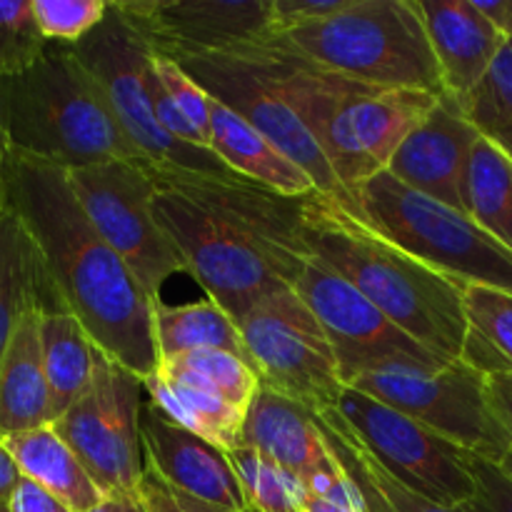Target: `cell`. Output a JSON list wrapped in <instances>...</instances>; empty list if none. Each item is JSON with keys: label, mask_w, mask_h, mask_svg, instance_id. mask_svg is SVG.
Listing matches in <instances>:
<instances>
[{"label": "cell", "mask_w": 512, "mask_h": 512, "mask_svg": "<svg viewBox=\"0 0 512 512\" xmlns=\"http://www.w3.org/2000/svg\"><path fill=\"white\" fill-rule=\"evenodd\" d=\"M10 458L18 465L20 475L63 500L73 512H88L105 500L98 485L88 475L78 455L70 450L53 425L10 435L0 440Z\"/></svg>", "instance_id": "d4e9b609"}, {"label": "cell", "mask_w": 512, "mask_h": 512, "mask_svg": "<svg viewBox=\"0 0 512 512\" xmlns=\"http://www.w3.org/2000/svg\"><path fill=\"white\" fill-rule=\"evenodd\" d=\"M33 15V0H0V80L33 68L48 50Z\"/></svg>", "instance_id": "d6a6232c"}, {"label": "cell", "mask_w": 512, "mask_h": 512, "mask_svg": "<svg viewBox=\"0 0 512 512\" xmlns=\"http://www.w3.org/2000/svg\"><path fill=\"white\" fill-rule=\"evenodd\" d=\"M293 288L323 325L345 388L363 373L388 365L433 370L453 363L405 335L358 288L313 253L300 268Z\"/></svg>", "instance_id": "5bb4252c"}, {"label": "cell", "mask_w": 512, "mask_h": 512, "mask_svg": "<svg viewBox=\"0 0 512 512\" xmlns=\"http://www.w3.org/2000/svg\"><path fill=\"white\" fill-rule=\"evenodd\" d=\"M353 215L458 285H488L512 293L508 245L480 228L465 210L418 193L390 170L355 190Z\"/></svg>", "instance_id": "52a82bcc"}, {"label": "cell", "mask_w": 512, "mask_h": 512, "mask_svg": "<svg viewBox=\"0 0 512 512\" xmlns=\"http://www.w3.org/2000/svg\"><path fill=\"white\" fill-rule=\"evenodd\" d=\"M143 403V378L100 353L88 393L53 423L105 498H138L148 468L140 440Z\"/></svg>", "instance_id": "7c38bea8"}, {"label": "cell", "mask_w": 512, "mask_h": 512, "mask_svg": "<svg viewBox=\"0 0 512 512\" xmlns=\"http://www.w3.org/2000/svg\"><path fill=\"white\" fill-rule=\"evenodd\" d=\"M210 98L228 105L258 128L313 178L315 190L353 200L330 168L320 133L335 110L370 85L355 83L300 53L285 35L265 33L215 53L175 60Z\"/></svg>", "instance_id": "3957f363"}, {"label": "cell", "mask_w": 512, "mask_h": 512, "mask_svg": "<svg viewBox=\"0 0 512 512\" xmlns=\"http://www.w3.org/2000/svg\"><path fill=\"white\" fill-rule=\"evenodd\" d=\"M323 410L410 493L445 508L473 500V453L355 388H343L335 405Z\"/></svg>", "instance_id": "30bf717a"}, {"label": "cell", "mask_w": 512, "mask_h": 512, "mask_svg": "<svg viewBox=\"0 0 512 512\" xmlns=\"http://www.w3.org/2000/svg\"><path fill=\"white\" fill-rule=\"evenodd\" d=\"M8 153H10L8 140H5L3 128H0V173H3V165H5V158H8Z\"/></svg>", "instance_id": "bcb514c9"}, {"label": "cell", "mask_w": 512, "mask_h": 512, "mask_svg": "<svg viewBox=\"0 0 512 512\" xmlns=\"http://www.w3.org/2000/svg\"><path fill=\"white\" fill-rule=\"evenodd\" d=\"M465 118L512 160V40H505L483 83L460 100Z\"/></svg>", "instance_id": "1f68e13d"}, {"label": "cell", "mask_w": 512, "mask_h": 512, "mask_svg": "<svg viewBox=\"0 0 512 512\" xmlns=\"http://www.w3.org/2000/svg\"><path fill=\"white\" fill-rule=\"evenodd\" d=\"M140 440L145 463L165 483L205 503L250 512L228 453L173 423L150 403L148 395L140 410Z\"/></svg>", "instance_id": "e0dca14e"}, {"label": "cell", "mask_w": 512, "mask_h": 512, "mask_svg": "<svg viewBox=\"0 0 512 512\" xmlns=\"http://www.w3.org/2000/svg\"><path fill=\"white\" fill-rule=\"evenodd\" d=\"M210 148L233 173L255 180L275 193L293 198L315 193L313 178L298 163L275 148L243 115L215 98H210Z\"/></svg>", "instance_id": "44dd1931"}, {"label": "cell", "mask_w": 512, "mask_h": 512, "mask_svg": "<svg viewBox=\"0 0 512 512\" xmlns=\"http://www.w3.org/2000/svg\"><path fill=\"white\" fill-rule=\"evenodd\" d=\"M240 445L258 450L300 478L338 465L325 443L315 410L260 385L245 415Z\"/></svg>", "instance_id": "ffe728a7"}, {"label": "cell", "mask_w": 512, "mask_h": 512, "mask_svg": "<svg viewBox=\"0 0 512 512\" xmlns=\"http://www.w3.org/2000/svg\"><path fill=\"white\" fill-rule=\"evenodd\" d=\"M155 373L175 383L218 395L243 410L250 408L260 390V378L253 365L228 350L203 348L160 358Z\"/></svg>", "instance_id": "f1b7e54d"}, {"label": "cell", "mask_w": 512, "mask_h": 512, "mask_svg": "<svg viewBox=\"0 0 512 512\" xmlns=\"http://www.w3.org/2000/svg\"><path fill=\"white\" fill-rule=\"evenodd\" d=\"M475 5L505 35V40H512V0H475Z\"/></svg>", "instance_id": "60d3db41"}, {"label": "cell", "mask_w": 512, "mask_h": 512, "mask_svg": "<svg viewBox=\"0 0 512 512\" xmlns=\"http://www.w3.org/2000/svg\"><path fill=\"white\" fill-rule=\"evenodd\" d=\"M0 208H3V190H0Z\"/></svg>", "instance_id": "681fc988"}, {"label": "cell", "mask_w": 512, "mask_h": 512, "mask_svg": "<svg viewBox=\"0 0 512 512\" xmlns=\"http://www.w3.org/2000/svg\"><path fill=\"white\" fill-rule=\"evenodd\" d=\"M20 470L15 465V460L10 458V453L5 450V445L0 443V503H8V498L13 495L15 485L20 483Z\"/></svg>", "instance_id": "7bdbcfd3"}, {"label": "cell", "mask_w": 512, "mask_h": 512, "mask_svg": "<svg viewBox=\"0 0 512 512\" xmlns=\"http://www.w3.org/2000/svg\"><path fill=\"white\" fill-rule=\"evenodd\" d=\"M465 213L512 250V160L483 135L468 160Z\"/></svg>", "instance_id": "83f0119b"}, {"label": "cell", "mask_w": 512, "mask_h": 512, "mask_svg": "<svg viewBox=\"0 0 512 512\" xmlns=\"http://www.w3.org/2000/svg\"><path fill=\"white\" fill-rule=\"evenodd\" d=\"M280 35L318 65L355 83L443 95L418 0H353L340 15Z\"/></svg>", "instance_id": "8992f818"}, {"label": "cell", "mask_w": 512, "mask_h": 512, "mask_svg": "<svg viewBox=\"0 0 512 512\" xmlns=\"http://www.w3.org/2000/svg\"><path fill=\"white\" fill-rule=\"evenodd\" d=\"M353 0H273V33L305 28L348 10Z\"/></svg>", "instance_id": "f35d334b"}, {"label": "cell", "mask_w": 512, "mask_h": 512, "mask_svg": "<svg viewBox=\"0 0 512 512\" xmlns=\"http://www.w3.org/2000/svg\"><path fill=\"white\" fill-rule=\"evenodd\" d=\"M303 512H353V510L340 508V505L328 503V500L315 498V495H308V500H305V505H303Z\"/></svg>", "instance_id": "f6af8a7d"}, {"label": "cell", "mask_w": 512, "mask_h": 512, "mask_svg": "<svg viewBox=\"0 0 512 512\" xmlns=\"http://www.w3.org/2000/svg\"><path fill=\"white\" fill-rule=\"evenodd\" d=\"M33 308H63L38 248L18 215L0 208V358L23 315Z\"/></svg>", "instance_id": "603a6c76"}, {"label": "cell", "mask_w": 512, "mask_h": 512, "mask_svg": "<svg viewBox=\"0 0 512 512\" xmlns=\"http://www.w3.org/2000/svg\"><path fill=\"white\" fill-rule=\"evenodd\" d=\"M70 188L105 243L125 260L150 300H163V288L183 260L155 218L153 165L108 160L68 170Z\"/></svg>", "instance_id": "8fae6325"}, {"label": "cell", "mask_w": 512, "mask_h": 512, "mask_svg": "<svg viewBox=\"0 0 512 512\" xmlns=\"http://www.w3.org/2000/svg\"><path fill=\"white\" fill-rule=\"evenodd\" d=\"M303 240L405 335L440 358L460 360L470 330L465 285L420 263L318 190L303 198Z\"/></svg>", "instance_id": "277c9868"}, {"label": "cell", "mask_w": 512, "mask_h": 512, "mask_svg": "<svg viewBox=\"0 0 512 512\" xmlns=\"http://www.w3.org/2000/svg\"><path fill=\"white\" fill-rule=\"evenodd\" d=\"M0 128L13 153L65 170L108 160L148 163L68 45L50 43L33 68L0 80Z\"/></svg>", "instance_id": "5b68a950"}, {"label": "cell", "mask_w": 512, "mask_h": 512, "mask_svg": "<svg viewBox=\"0 0 512 512\" xmlns=\"http://www.w3.org/2000/svg\"><path fill=\"white\" fill-rule=\"evenodd\" d=\"M40 310L23 315L0 358V440L53 423L40 348Z\"/></svg>", "instance_id": "7402d4cb"}, {"label": "cell", "mask_w": 512, "mask_h": 512, "mask_svg": "<svg viewBox=\"0 0 512 512\" xmlns=\"http://www.w3.org/2000/svg\"><path fill=\"white\" fill-rule=\"evenodd\" d=\"M88 512H148L140 498H105Z\"/></svg>", "instance_id": "ee69618b"}, {"label": "cell", "mask_w": 512, "mask_h": 512, "mask_svg": "<svg viewBox=\"0 0 512 512\" xmlns=\"http://www.w3.org/2000/svg\"><path fill=\"white\" fill-rule=\"evenodd\" d=\"M443 93L468 98L503 50L505 35L480 13L475 0H418Z\"/></svg>", "instance_id": "d6986e66"}, {"label": "cell", "mask_w": 512, "mask_h": 512, "mask_svg": "<svg viewBox=\"0 0 512 512\" xmlns=\"http://www.w3.org/2000/svg\"><path fill=\"white\" fill-rule=\"evenodd\" d=\"M488 383L495 408H498L500 418H503V423L508 425V430L512 433V373L493 375V378H488Z\"/></svg>", "instance_id": "b9f144b4"}, {"label": "cell", "mask_w": 512, "mask_h": 512, "mask_svg": "<svg viewBox=\"0 0 512 512\" xmlns=\"http://www.w3.org/2000/svg\"><path fill=\"white\" fill-rule=\"evenodd\" d=\"M138 498L143 500L148 512H240L220 508V505L205 503V500L195 498V495L183 493V490L165 483V480L160 478L158 473H153L150 468H145L143 480H140Z\"/></svg>", "instance_id": "74e56055"}, {"label": "cell", "mask_w": 512, "mask_h": 512, "mask_svg": "<svg viewBox=\"0 0 512 512\" xmlns=\"http://www.w3.org/2000/svg\"><path fill=\"white\" fill-rule=\"evenodd\" d=\"M0 512H10V510H8V505H5V503H0Z\"/></svg>", "instance_id": "c3c4849f"}, {"label": "cell", "mask_w": 512, "mask_h": 512, "mask_svg": "<svg viewBox=\"0 0 512 512\" xmlns=\"http://www.w3.org/2000/svg\"><path fill=\"white\" fill-rule=\"evenodd\" d=\"M5 505H8L10 512H73L63 500L50 495L48 490L40 488L28 478H20V483L15 485L13 495Z\"/></svg>", "instance_id": "ab89813d"}, {"label": "cell", "mask_w": 512, "mask_h": 512, "mask_svg": "<svg viewBox=\"0 0 512 512\" xmlns=\"http://www.w3.org/2000/svg\"><path fill=\"white\" fill-rule=\"evenodd\" d=\"M40 348L50 390V420L55 423L90 390L100 350L65 308L40 310Z\"/></svg>", "instance_id": "cb8c5ba5"}, {"label": "cell", "mask_w": 512, "mask_h": 512, "mask_svg": "<svg viewBox=\"0 0 512 512\" xmlns=\"http://www.w3.org/2000/svg\"><path fill=\"white\" fill-rule=\"evenodd\" d=\"M143 383L150 403L160 413L168 415L173 423H178L180 428L208 440L210 445L225 450V453L240 445L248 410L238 408V405L228 403L213 393H205V390L175 383V380L163 378L158 373L148 375Z\"/></svg>", "instance_id": "484cf974"}, {"label": "cell", "mask_w": 512, "mask_h": 512, "mask_svg": "<svg viewBox=\"0 0 512 512\" xmlns=\"http://www.w3.org/2000/svg\"><path fill=\"white\" fill-rule=\"evenodd\" d=\"M0 190L38 248L58 303L80 320L100 353L143 380L153 375V300L80 208L68 170L10 150Z\"/></svg>", "instance_id": "7a4b0ae2"}, {"label": "cell", "mask_w": 512, "mask_h": 512, "mask_svg": "<svg viewBox=\"0 0 512 512\" xmlns=\"http://www.w3.org/2000/svg\"><path fill=\"white\" fill-rule=\"evenodd\" d=\"M475 495L463 508L470 512H512V478L500 465L470 455Z\"/></svg>", "instance_id": "8d00e7d4"}, {"label": "cell", "mask_w": 512, "mask_h": 512, "mask_svg": "<svg viewBox=\"0 0 512 512\" xmlns=\"http://www.w3.org/2000/svg\"><path fill=\"white\" fill-rule=\"evenodd\" d=\"M153 333L158 345V360L188 350H228L248 360L238 323L215 300H195L185 305L153 303Z\"/></svg>", "instance_id": "4316f807"}, {"label": "cell", "mask_w": 512, "mask_h": 512, "mask_svg": "<svg viewBox=\"0 0 512 512\" xmlns=\"http://www.w3.org/2000/svg\"><path fill=\"white\" fill-rule=\"evenodd\" d=\"M500 468H503L505 473H508L510 478H512V450H510V453H508V458H505L503 463H500Z\"/></svg>", "instance_id": "7dc6e473"}, {"label": "cell", "mask_w": 512, "mask_h": 512, "mask_svg": "<svg viewBox=\"0 0 512 512\" xmlns=\"http://www.w3.org/2000/svg\"><path fill=\"white\" fill-rule=\"evenodd\" d=\"M438 98L428 90L368 88L335 110L320 145L350 200L365 180L390 168L400 145L428 118Z\"/></svg>", "instance_id": "9a60e30c"}, {"label": "cell", "mask_w": 512, "mask_h": 512, "mask_svg": "<svg viewBox=\"0 0 512 512\" xmlns=\"http://www.w3.org/2000/svg\"><path fill=\"white\" fill-rule=\"evenodd\" d=\"M250 512H303L308 485L293 470L273 463L258 450L238 445L228 453Z\"/></svg>", "instance_id": "4dcf8cb0"}, {"label": "cell", "mask_w": 512, "mask_h": 512, "mask_svg": "<svg viewBox=\"0 0 512 512\" xmlns=\"http://www.w3.org/2000/svg\"><path fill=\"white\" fill-rule=\"evenodd\" d=\"M105 0H33V15L48 43L78 45L108 15Z\"/></svg>", "instance_id": "836d02e7"}, {"label": "cell", "mask_w": 512, "mask_h": 512, "mask_svg": "<svg viewBox=\"0 0 512 512\" xmlns=\"http://www.w3.org/2000/svg\"><path fill=\"white\" fill-rule=\"evenodd\" d=\"M153 70L158 75L160 85L165 88V93L175 103V108L183 113L190 128L200 135L205 148L213 150L210 148V95L205 93V88H200L175 60L163 58L158 53H153Z\"/></svg>", "instance_id": "d590c367"}, {"label": "cell", "mask_w": 512, "mask_h": 512, "mask_svg": "<svg viewBox=\"0 0 512 512\" xmlns=\"http://www.w3.org/2000/svg\"><path fill=\"white\" fill-rule=\"evenodd\" d=\"M480 133L450 95H440L428 118L408 135L390 173L418 193L465 210V173Z\"/></svg>", "instance_id": "ac0fdd59"}, {"label": "cell", "mask_w": 512, "mask_h": 512, "mask_svg": "<svg viewBox=\"0 0 512 512\" xmlns=\"http://www.w3.org/2000/svg\"><path fill=\"white\" fill-rule=\"evenodd\" d=\"M348 388L418 420L488 463L500 465L512 450V433L495 408L488 378L463 360L433 370L388 365L363 373Z\"/></svg>", "instance_id": "ba28073f"}, {"label": "cell", "mask_w": 512, "mask_h": 512, "mask_svg": "<svg viewBox=\"0 0 512 512\" xmlns=\"http://www.w3.org/2000/svg\"><path fill=\"white\" fill-rule=\"evenodd\" d=\"M238 328L263 388L288 395L315 413L335 405L345 385L333 345L293 285L260 300Z\"/></svg>", "instance_id": "4fadbf2b"}, {"label": "cell", "mask_w": 512, "mask_h": 512, "mask_svg": "<svg viewBox=\"0 0 512 512\" xmlns=\"http://www.w3.org/2000/svg\"><path fill=\"white\" fill-rule=\"evenodd\" d=\"M153 53L180 60L273 33V0H115Z\"/></svg>", "instance_id": "2e32d148"}, {"label": "cell", "mask_w": 512, "mask_h": 512, "mask_svg": "<svg viewBox=\"0 0 512 512\" xmlns=\"http://www.w3.org/2000/svg\"><path fill=\"white\" fill-rule=\"evenodd\" d=\"M463 303L470 328L478 330L512 368V293L488 285H465Z\"/></svg>", "instance_id": "e575fe53"}, {"label": "cell", "mask_w": 512, "mask_h": 512, "mask_svg": "<svg viewBox=\"0 0 512 512\" xmlns=\"http://www.w3.org/2000/svg\"><path fill=\"white\" fill-rule=\"evenodd\" d=\"M73 53L98 80L118 123L153 168L208 175L233 173L213 150L180 143L160 128L150 100L153 50L113 3L103 23L73 45Z\"/></svg>", "instance_id": "9c48e42d"}, {"label": "cell", "mask_w": 512, "mask_h": 512, "mask_svg": "<svg viewBox=\"0 0 512 512\" xmlns=\"http://www.w3.org/2000/svg\"><path fill=\"white\" fill-rule=\"evenodd\" d=\"M155 218L185 273L235 323L260 300L295 283L310 258L303 198L275 193L238 173L153 168Z\"/></svg>", "instance_id": "6da1fadb"}, {"label": "cell", "mask_w": 512, "mask_h": 512, "mask_svg": "<svg viewBox=\"0 0 512 512\" xmlns=\"http://www.w3.org/2000/svg\"><path fill=\"white\" fill-rule=\"evenodd\" d=\"M318 420L330 453L338 460L340 468L350 475V480L363 490L365 500L380 498L390 512H470L468 508H445V505L430 503V500L410 493L398 480L390 478L325 410H318Z\"/></svg>", "instance_id": "f546056e"}]
</instances>
